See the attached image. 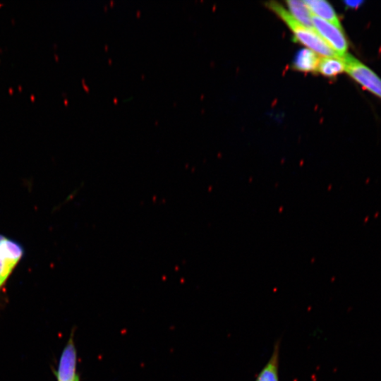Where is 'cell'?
<instances>
[{
    "instance_id": "obj_1",
    "label": "cell",
    "mask_w": 381,
    "mask_h": 381,
    "mask_svg": "<svg viewBox=\"0 0 381 381\" xmlns=\"http://www.w3.org/2000/svg\"><path fill=\"white\" fill-rule=\"evenodd\" d=\"M265 6L274 13L289 27L294 36V40L305 45L323 57H338L315 30H312L298 23L280 4L269 1ZM341 57V56H339Z\"/></svg>"
},
{
    "instance_id": "obj_2",
    "label": "cell",
    "mask_w": 381,
    "mask_h": 381,
    "mask_svg": "<svg viewBox=\"0 0 381 381\" xmlns=\"http://www.w3.org/2000/svg\"><path fill=\"white\" fill-rule=\"evenodd\" d=\"M345 72L356 83L381 99V78L351 54L343 56Z\"/></svg>"
},
{
    "instance_id": "obj_3",
    "label": "cell",
    "mask_w": 381,
    "mask_h": 381,
    "mask_svg": "<svg viewBox=\"0 0 381 381\" xmlns=\"http://www.w3.org/2000/svg\"><path fill=\"white\" fill-rule=\"evenodd\" d=\"M24 255L20 243L0 233V292Z\"/></svg>"
},
{
    "instance_id": "obj_4",
    "label": "cell",
    "mask_w": 381,
    "mask_h": 381,
    "mask_svg": "<svg viewBox=\"0 0 381 381\" xmlns=\"http://www.w3.org/2000/svg\"><path fill=\"white\" fill-rule=\"evenodd\" d=\"M312 22L316 32L339 56L348 53L349 42L343 28L313 15Z\"/></svg>"
},
{
    "instance_id": "obj_5",
    "label": "cell",
    "mask_w": 381,
    "mask_h": 381,
    "mask_svg": "<svg viewBox=\"0 0 381 381\" xmlns=\"http://www.w3.org/2000/svg\"><path fill=\"white\" fill-rule=\"evenodd\" d=\"M77 363L78 356L74 334L71 333L59 359L55 371L56 381H80L77 372Z\"/></svg>"
},
{
    "instance_id": "obj_6",
    "label": "cell",
    "mask_w": 381,
    "mask_h": 381,
    "mask_svg": "<svg viewBox=\"0 0 381 381\" xmlns=\"http://www.w3.org/2000/svg\"><path fill=\"white\" fill-rule=\"evenodd\" d=\"M303 2L313 16L343 28L339 16L328 1L324 0H306Z\"/></svg>"
},
{
    "instance_id": "obj_7",
    "label": "cell",
    "mask_w": 381,
    "mask_h": 381,
    "mask_svg": "<svg viewBox=\"0 0 381 381\" xmlns=\"http://www.w3.org/2000/svg\"><path fill=\"white\" fill-rule=\"evenodd\" d=\"M279 341H277L272 355L264 367L261 369L255 381H279Z\"/></svg>"
},
{
    "instance_id": "obj_8",
    "label": "cell",
    "mask_w": 381,
    "mask_h": 381,
    "mask_svg": "<svg viewBox=\"0 0 381 381\" xmlns=\"http://www.w3.org/2000/svg\"><path fill=\"white\" fill-rule=\"evenodd\" d=\"M319 55L313 51L304 48L297 52L293 62V68L301 72H317L320 61Z\"/></svg>"
},
{
    "instance_id": "obj_9",
    "label": "cell",
    "mask_w": 381,
    "mask_h": 381,
    "mask_svg": "<svg viewBox=\"0 0 381 381\" xmlns=\"http://www.w3.org/2000/svg\"><path fill=\"white\" fill-rule=\"evenodd\" d=\"M285 3L289 8V13L298 23L310 30H315L312 22V14L303 1L290 0L286 1Z\"/></svg>"
},
{
    "instance_id": "obj_10",
    "label": "cell",
    "mask_w": 381,
    "mask_h": 381,
    "mask_svg": "<svg viewBox=\"0 0 381 381\" xmlns=\"http://www.w3.org/2000/svg\"><path fill=\"white\" fill-rule=\"evenodd\" d=\"M317 72L327 78H333L345 72V63L343 56L320 59Z\"/></svg>"
}]
</instances>
